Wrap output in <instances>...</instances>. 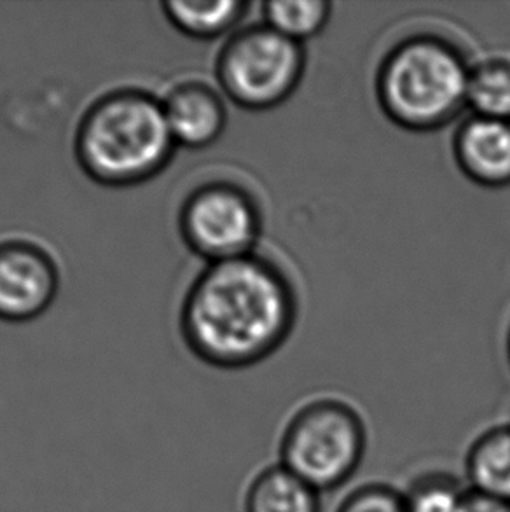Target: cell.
Masks as SVG:
<instances>
[{
    "label": "cell",
    "instance_id": "6da1fadb",
    "mask_svg": "<svg viewBox=\"0 0 510 512\" xmlns=\"http://www.w3.org/2000/svg\"><path fill=\"white\" fill-rule=\"evenodd\" d=\"M299 317L296 287L261 254L210 263L186 294L180 327L189 350L217 369H247L278 352Z\"/></svg>",
    "mask_w": 510,
    "mask_h": 512
},
{
    "label": "cell",
    "instance_id": "7a4b0ae2",
    "mask_svg": "<svg viewBox=\"0 0 510 512\" xmlns=\"http://www.w3.org/2000/svg\"><path fill=\"white\" fill-rule=\"evenodd\" d=\"M76 158L97 184L130 187L154 179L172 161L173 140L161 100L142 90H118L84 112Z\"/></svg>",
    "mask_w": 510,
    "mask_h": 512
},
{
    "label": "cell",
    "instance_id": "3957f363",
    "mask_svg": "<svg viewBox=\"0 0 510 512\" xmlns=\"http://www.w3.org/2000/svg\"><path fill=\"white\" fill-rule=\"evenodd\" d=\"M470 65L455 42L420 32L383 56L374 91L393 125L413 133L442 130L467 109Z\"/></svg>",
    "mask_w": 510,
    "mask_h": 512
},
{
    "label": "cell",
    "instance_id": "277c9868",
    "mask_svg": "<svg viewBox=\"0 0 510 512\" xmlns=\"http://www.w3.org/2000/svg\"><path fill=\"white\" fill-rule=\"evenodd\" d=\"M367 427L359 409L338 397H317L292 413L280 437V462L318 493L334 492L359 471Z\"/></svg>",
    "mask_w": 510,
    "mask_h": 512
},
{
    "label": "cell",
    "instance_id": "5b68a950",
    "mask_svg": "<svg viewBox=\"0 0 510 512\" xmlns=\"http://www.w3.org/2000/svg\"><path fill=\"white\" fill-rule=\"evenodd\" d=\"M306 49L266 23L240 28L222 46L215 77L222 95L247 111L285 104L303 83Z\"/></svg>",
    "mask_w": 510,
    "mask_h": 512
},
{
    "label": "cell",
    "instance_id": "8992f818",
    "mask_svg": "<svg viewBox=\"0 0 510 512\" xmlns=\"http://www.w3.org/2000/svg\"><path fill=\"white\" fill-rule=\"evenodd\" d=\"M187 247L208 264L255 254L262 235V212L254 194L228 180L196 187L179 215Z\"/></svg>",
    "mask_w": 510,
    "mask_h": 512
},
{
    "label": "cell",
    "instance_id": "52a82bcc",
    "mask_svg": "<svg viewBox=\"0 0 510 512\" xmlns=\"http://www.w3.org/2000/svg\"><path fill=\"white\" fill-rule=\"evenodd\" d=\"M60 273L53 257L35 243L0 242V320L20 324L53 305Z\"/></svg>",
    "mask_w": 510,
    "mask_h": 512
},
{
    "label": "cell",
    "instance_id": "ba28073f",
    "mask_svg": "<svg viewBox=\"0 0 510 512\" xmlns=\"http://www.w3.org/2000/svg\"><path fill=\"white\" fill-rule=\"evenodd\" d=\"M453 158L460 172L477 186H510V119L472 116L456 128Z\"/></svg>",
    "mask_w": 510,
    "mask_h": 512
},
{
    "label": "cell",
    "instance_id": "9c48e42d",
    "mask_svg": "<svg viewBox=\"0 0 510 512\" xmlns=\"http://www.w3.org/2000/svg\"><path fill=\"white\" fill-rule=\"evenodd\" d=\"M161 104L177 147H210L221 139L228 126V109L222 93L201 81L173 86L161 98Z\"/></svg>",
    "mask_w": 510,
    "mask_h": 512
},
{
    "label": "cell",
    "instance_id": "30bf717a",
    "mask_svg": "<svg viewBox=\"0 0 510 512\" xmlns=\"http://www.w3.org/2000/svg\"><path fill=\"white\" fill-rule=\"evenodd\" d=\"M465 476L472 492L510 502V423L486 430L470 444Z\"/></svg>",
    "mask_w": 510,
    "mask_h": 512
},
{
    "label": "cell",
    "instance_id": "8fae6325",
    "mask_svg": "<svg viewBox=\"0 0 510 512\" xmlns=\"http://www.w3.org/2000/svg\"><path fill=\"white\" fill-rule=\"evenodd\" d=\"M320 495L282 464L269 465L247 488L245 512H322Z\"/></svg>",
    "mask_w": 510,
    "mask_h": 512
},
{
    "label": "cell",
    "instance_id": "7c38bea8",
    "mask_svg": "<svg viewBox=\"0 0 510 512\" xmlns=\"http://www.w3.org/2000/svg\"><path fill=\"white\" fill-rule=\"evenodd\" d=\"M161 9L166 20L180 34L200 41H212L222 35L235 34L249 13L250 4L242 0H166Z\"/></svg>",
    "mask_w": 510,
    "mask_h": 512
},
{
    "label": "cell",
    "instance_id": "4fadbf2b",
    "mask_svg": "<svg viewBox=\"0 0 510 512\" xmlns=\"http://www.w3.org/2000/svg\"><path fill=\"white\" fill-rule=\"evenodd\" d=\"M332 16L327 0H271L262 4V23L304 46L324 32Z\"/></svg>",
    "mask_w": 510,
    "mask_h": 512
},
{
    "label": "cell",
    "instance_id": "5bb4252c",
    "mask_svg": "<svg viewBox=\"0 0 510 512\" xmlns=\"http://www.w3.org/2000/svg\"><path fill=\"white\" fill-rule=\"evenodd\" d=\"M467 109L472 116L510 119V62L490 58L472 65Z\"/></svg>",
    "mask_w": 510,
    "mask_h": 512
},
{
    "label": "cell",
    "instance_id": "9a60e30c",
    "mask_svg": "<svg viewBox=\"0 0 510 512\" xmlns=\"http://www.w3.org/2000/svg\"><path fill=\"white\" fill-rule=\"evenodd\" d=\"M402 493L407 512H462L469 488L449 474L430 472L414 479Z\"/></svg>",
    "mask_w": 510,
    "mask_h": 512
},
{
    "label": "cell",
    "instance_id": "2e32d148",
    "mask_svg": "<svg viewBox=\"0 0 510 512\" xmlns=\"http://www.w3.org/2000/svg\"><path fill=\"white\" fill-rule=\"evenodd\" d=\"M336 512H407L404 493L385 483H367L348 493Z\"/></svg>",
    "mask_w": 510,
    "mask_h": 512
},
{
    "label": "cell",
    "instance_id": "e0dca14e",
    "mask_svg": "<svg viewBox=\"0 0 510 512\" xmlns=\"http://www.w3.org/2000/svg\"><path fill=\"white\" fill-rule=\"evenodd\" d=\"M462 512H510V502L469 490Z\"/></svg>",
    "mask_w": 510,
    "mask_h": 512
},
{
    "label": "cell",
    "instance_id": "ac0fdd59",
    "mask_svg": "<svg viewBox=\"0 0 510 512\" xmlns=\"http://www.w3.org/2000/svg\"><path fill=\"white\" fill-rule=\"evenodd\" d=\"M507 357H509V364H510V327H509V333H507Z\"/></svg>",
    "mask_w": 510,
    "mask_h": 512
}]
</instances>
